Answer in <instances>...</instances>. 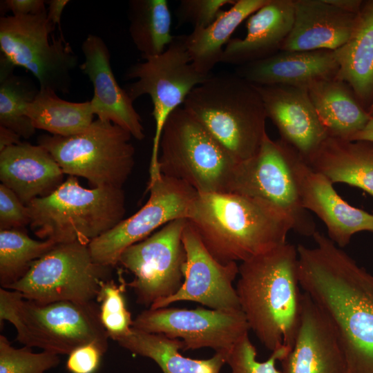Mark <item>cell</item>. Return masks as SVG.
<instances>
[{"label": "cell", "mask_w": 373, "mask_h": 373, "mask_svg": "<svg viewBox=\"0 0 373 373\" xmlns=\"http://www.w3.org/2000/svg\"><path fill=\"white\" fill-rule=\"evenodd\" d=\"M312 238L316 247H297L300 287L332 327L345 373H373V275L322 233Z\"/></svg>", "instance_id": "obj_1"}, {"label": "cell", "mask_w": 373, "mask_h": 373, "mask_svg": "<svg viewBox=\"0 0 373 373\" xmlns=\"http://www.w3.org/2000/svg\"><path fill=\"white\" fill-rule=\"evenodd\" d=\"M187 220L219 262H241L285 244L291 220L269 202L236 193H197Z\"/></svg>", "instance_id": "obj_2"}, {"label": "cell", "mask_w": 373, "mask_h": 373, "mask_svg": "<svg viewBox=\"0 0 373 373\" xmlns=\"http://www.w3.org/2000/svg\"><path fill=\"white\" fill-rule=\"evenodd\" d=\"M236 292L250 329L274 352L293 347L302 296L297 247L286 242L239 265Z\"/></svg>", "instance_id": "obj_3"}, {"label": "cell", "mask_w": 373, "mask_h": 373, "mask_svg": "<svg viewBox=\"0 0 373 373\" xmlns=\"http://www.w3.org/2000/svg\"><path fill=\"white\" fill-rule=\"evenodd\" d=\"M182 107L238 164L258 153L267 134L260 93L236 73L211 75L191 91Z\"/></svg>", "instance_id": "obj_4"}, {"label": "cell", "mask_w": 373, "mask_h": 373, "mask_svg": "<svg viewBox=\"0 0 373 373\" xmlns=\"http://www.w3.org/2000/svg\"><path fill=\"white\" fill-rule=\"evenodd\" d=\"M26 206L34 233L55 244L88 245L117 225L126 213L122 188L87 189L74 176Z\"/></svg>", "instance_id": "obj_5"}, {"label": "cell", "mask_w": 373, "mask_h": 373, "mask_svg": "<svg viewBox=\"0 0 373 373\" xmlns=\"http://www.w3.org/2000/svg\"><path fill=\"white\" fill-rule=\"evenodd\" d=\"M7 321L17 331V341L58 355L69 354L90 342L106 345L109 338L93 302L57 301L39 304L13 290L0 288V324Z\"/></svg>", "instance_id": "obj_6"}, {"label": "cell", "mask_w": 373, "mask_h": 373, "mask_svg": "<svg viewBox=\"0 0 373 373\" xmlns=\"http://www.w3.org/2000/svg\"><path fill=\"white\" fill-rule=\"evenodd\" d=\"M238 164L182 106L169 115L160 142L161 174L199 193H227Z\"/></svg>", "instance_id": "obj_7"}, {"label": "cell", "mask_w": 373, "mask_h": 373, "mask_svg": "<svg viewBox=\"0 0 373 373\" xmlns=\"http://www.w3.org/2000/svg\"><path fill=\"white\" fill-rule=\"evenodd\" d=\"M132 137L119 126L97 119L75 135H40L38 144L64 174L85 178L93 187L122 188L135 165Z\"/></svg>", "instance_id": "obj_8"}, {"label": "cell", "mask_w": 373, "mask_h": 373, "mask_svg": "<svg viewBox=\"0 0 373 373\" xmlns=\"http://www.w3.org/2000/svg\"><path fill=\"white\" fill-rule=\"evenodd\" d=\"M126 72V79H136L126 91L135 101L148 95L152 101L155 129L149 166V180L161 175L158 166L159 149L163 127L169 115L181 107L191 91L211 75L199 73L191 63L185 44V35L175 37L160 55L144 59Z\"/></svg>", "instance_id": "obj_9"}, {"label": "cell", "mask_w": 373, "mask_h": 373, "mask_svg": "<svg viewBox=\"0 0 373 373\" xmlns=\"http://www.w3.org/2000/svg\"><path fill=\"white\" fill-rule=\"evenodd\" d=\"M111 269L93 259L88 245L57 244L8 289L39 304L57 301L88 303L97 298L101 283L108 279Z\"/></svg>", "instance_id": "obj_10"}, {"label": "cell", "mask_w": 373, "mask_h": 373, "mask_svg": "<svg viewBox=\"0 0 373 373\" xmlns=\"http://www.w3.org/2000/svg\"><path fill=\"white\" fill-rule=\"evenodd\" d=\"M55 29L48 21L47 10L1 17L0 48L14 66L25 68L37 79L39 89L65 94L70 92L78 59L63 35L50 42Z\"/></svg>", "instance_id": "obj_11"}, {"label": "cell", "mask_w": 373, "mask_h": 373, "mask_svg": "<svg viewBox=\"0 0 373 373\" xmlns=\"http://www.w3.org/2000/svg\"><path fill=\"white\" fill-rule=\"evenodd\" d=\"M294 148L267 133L258 153L238 164L229 193L260 198L273 204L289 218L293 231L307 237L317 231L315 222L302 205L293 175L291 160Z\"/></svg>", "instance_id": "obj_12"}, {"label": "cell", "mask_w": 373, "mask_h": 373, "mask_svg": "<svg viewBox=\"0 0 373 373\" xmlns=\"http://www.w3.org/2000/svg\"><path fill=\"white\" fill-rule=\"evenodd\" d=\"M187 222L186 218L173 220L121 254L118 264L133 274L127 285L138 304L150 307L181 287L186 262L182 234Z\"/></svg>", "instance_id": "obj_13"}, {"label": "cell", "mask_w": 373, "mask_h": 373, "mask_svg": "<svg viewBox=\"0 0 373 373\" xmlns=\"http://www.w3.org/2000/svg\"><path fill=\"white\" fill-rule=\"evenodd\" d=\"M148 191L149 200L140 209L88 244L97 263L112 268L128 247L173 220L186 219L198 193L185 182L162 174L149 180Z\"/></svg>", "instance_id": "obj_14"}, {"label": "cell", "mask_w": 373, "mask_h": 373, "mask_svg": "<svg viewBox=\"0 0 373 373\" xmlns=\"http://www.w3.org/2000/svg\"><path fill=\"white\" fill-rule=\"evenodd\" d=\"M132 327L182 338V350L209 347L227 354L250 330L241 309L202 307L149 308L133 319Z\"/></svg>", "instance_id": "obj_15"}, {"label": "cell", "mask_w": 373, "mask_h": 373, "mask_svg": "<svg viewBox=\"0 0 373 373\" xmlns=\"http://www.w3.org/2000/svg\"><path fill=\"white\" fill-rule=\"evenodd\" d=\"M182 240L186 252L182 285L175 294L157 301L149 308L167 307L171 303L187 300L213 309H240L233 285L239 272L237 262L222 264L216 260L189 221Z\"/></svg>", "instance_id": "obj_16"}, {"label": "cell", "mask_w": 373, "mask_h": 373, "mask_svg": "<svg viewBox=\"0 0 373 373\" xmlns=\"http://www.w3.org/2000/svg\"><path fill=\"white\" fill-rule=\"evenodd\" d=\"M291 165L303 207L323 222L328 238L338 247L346 246L358 232L373 231V213L344 200L331 181L314 171L295 149Z\"/></svg>", "instance_id": "obj_17"}, {"label": "cell", "mask_w": 373, "mask_h": 373, "mask_svg": "<svg viewBox=\"0 0 373 373\" xmlns=\"http://www.w3.org/2000/svg\"><path fill=\"white\" fill-rule=\"evenodd\" d=\"M256 86L267 117L277 128L280 139L294 148L306 160L329 136L311 102L307 88L288 85Z\"/></svg>", "instance_id": "obj_18"}, {"label": "cell", "mask_w": 373, "mask_h": 373, "mask_svg": "<svg viewBox=\"0 0 373 373\" xmlns=\"http://www.w3.org/2000/svg\"><path fill=\"white\" fill-rule=\"evenodd\" d=\"M84 56L79 66L93 85L90 100L94 115L102 121L111 122L127 131L133 137H145L142 118L125 89L119 86L111 66V55L103 39L89 35L82 45Z\"/></svg>", "instance_id": "obj_19"}, {"label": "cell", "mask_w": 373, "mask_h": 373, "mask_svg": "<svg viewBox=\"0 0 373 373\" xmlns=\"http://www.w3.org/2000/svg\"><path fill=\"white\" fill-rule=\"evenodd\" d=\"M280 362L281 373H345L343 352L332 327L305 292L294 344Z\"/></svg>", "instance_id": "obj_20"}, {"label": "cell", "mask_w": 373, "mask_h": 373, "mask_svg": "<svg viewBox=\"0 0 373 373\" xmlns=\"http://www.w3.org/2000/svg\"><path fill=\"white\" fill-rule=\"evenodd\" d=\"M338 70L332 50H280L267 58L237 66L235 73L256 86L307 88L317 81L336 77Z\"/></svg>", "instance_id": "obj_21"}, {"label": "cell", "mask_w": 373, "mask_h": 373, "mask_svg": "<svg viewBox=\"0 0 373 373\" xmlns=\"http://www.w3.org/2000/svg\"><path fill=\"white\" fill-rule=\"evenodd\" d=\"M291 30L280 50L334 51L350 37L357 14L344 11L327 0H294Z\"/></svg>", "instance_id": "obj_22"}, {"label": "cell", "mask_w": 373, "mask_h": 373, "mask_svg": "<svg viewBox=\"0 0 373 373\" xmlns=\"http://www.w3.org/2000/svg\"><path fill=\"white\" fill-rule=\"evenodd\" d=\"M294 19V0H268L247 18L245 37L230 39L220 62L239 66L276 54L289 35Z\"/></svg>", "instance_id": "obj_23"}, {"label": "cell", "mask_w": 373, "mask_h": 373, "mask_svg": "<svg viewBox=\"0 0 373 373\" xmlns=\"http://www.w3.org/2000/svg\"><path fill=\"white\" fill-rule=\"evenodd\" d=\"M61 169L40 145L27 142L0 151V180L26 205L44 197L63 182Z\"/></svg>", "instance_id": "obj_24"}, {"label": "cell", "mask_w": 373, "mask_h": 373, "mask_svg": "<svg viewBox=\"0 0 373 373\" xmlns=\"http://www.w3.org/2000/svg\"><path fill=\"white\" fill-rule=\"evenodd\" d=\"M305 161L332 184H347L373 197L372 142L328 136Z\"/></svg>", "instance_id": "obj_25"}, {"label": "cell", "mask_w": 373, "mask_h": 373, "mask_svg": "<svg viewBox=\"0 0 373 373\" xmlns=\"http://www.w3.org/2000/svg\"><path fill=\"white\" fill-rule=\"evenodd\" d=\"M338 70L362 106L373 101V0L363 2L349 39L333 51Z\"/></svg>", "instance_id": "obj_26"}, {"label": "cell", "mask_w": 373, "mask_h": 373, "mask_svg": "<svg viewBox=\"0 0 373 373\" xmlns=\"http://www.w3.org/2000/svg\"><path fill=\"white\" fill-rule=\"evenodd\" d=\"M307 91L329 136L351 140L372 118L352 88L336 77L314 82Z\"/></svg>", "instance_id": "obj_27"}, {"label": "cell", "mask_w": 373, "mask_h": 373, "mask_svg": "<svg viewBox=\"0 0 373 373\" xmlns=\"http://www.w3.org/2000/svg\"><path fill=\"white\" fill-rule=\"evenodd\" d=\"M115 341L133 354L155 361L162 373H220L227 363V353L216 352L209 358L193 359L184 356L180 352L184 345L178 338L133 327L128 334Z\"/></svg>", "instance_id": "obj_28"}, {"label": "cell", "mask_w": 373, "mask_h": 373, "mask_svg": "<svg viewBox=\"0 0 373 373\" xmlns=\"http://www.w3.org/2000/svg\"><path fill=\"white\" fill-rule=\"evenodd\" d=\"M268 0H236L227 10L204 28L195 29L185 35V44L191 63L201 74L211 75L221 61L225 46L238 26Z\"/></svg>", "instance_id": "obj_29"}, {"label": "cell", "mask_w": 373, "mask_h": 373, "mask_svg": "<svg viewBox=\"0 0 373 373\" xmlns=\"http://www.w3.org/2000/svg\"><path fill=\"white\" fill-rule=\"evenodd\" d=\"M26 115L35 129L62 137L84 132L93 123L94 116L90 101L68 102L52 90L41 89L28 105Z\"/></svg>", "instance_id": "obj_30"}, {"label": "cell", "mask_w": 373, "mask_h": 373, "mask_svg": "<svg viewBox=\"0 0 373 373\" xmlns=\"http://www.w3.org/2000/svg\"><path fill=\"white\" fill-rule=\"evenodd\" d=\"M128 31L143 59L162 54L173 41L171 14L166 0H131Z\"/></svg>", "instance_id": "obj_31"}, {"label": "cell", "mask_w": 373, "mask_h": 373, "mask_svg": "<svg viewBox=\"0 0 373 373\" xmlns=\"http://www.w3.org/2000/svg\"><path fill=\"white\" fill-rule=\"evenodd\" d=\"M14 66L5 56L0 59V126L21 137L29 138L35 132L26 115L28 105L39 90L24 78L13 74Z\"/></svg>", "instance_id": "obj_32"}, {"label": "cell", "mask_w": 373, "mask_h": 373, "mask_svg": "<svg viewBox=\"0 0 373 373\" xmlns=\"http://www.w3.org/2000/svg\"><path fill=\"white\" fill-rule=\"evenodd\" d=\"M56 245L50 240H35L23 229L0 230L1 287L8 289L20 280L35 260Z\"/></svg>", "instance_id": "obj_33"}, {"label": "cell", "mask_w": 373, "mask_h": 373, "mask_svg": "<svg viewBox=\"0 0 373 373\" xmlns=\"http://www.w3.org/2000/svg\"><path fill=\"white\" fill-rule=\"evenodd\" d=\"M125 283L117 285L108 279L101 283L97 300L99 303V318L108 337L114 341L128 334L133 320L127 309L124 291Z\"/></svg>", "instance_id": "obj_34"}, {"label": "cell", "mask_w": 373, "mask_h": 373, "mask_svg": "<svg viewBox=\"0 0 373 373\" xmlns=\"http://www.w3.org/2000/svg\"><path fill=\"white\" fill-rule=\"evenodd\" d=\"M59 355L50 352H33L31 347L16 348L0 336V373H45L57 367Z\"/></svg>", "instance_id": "obj_35"}, {"label": "cell", "mask_w": 373, "mask_h": 373, "mask_svg": "<svg viewBox=\"0 0 373 373\" xmlns=\"http://www.w3.org/2000/svg\"><path fill=\"white\" fill-rule=\"evenodd\" d=\"M288 353L285 350H278L271 352L266 361H260L257 359L256 347L247 334L229 351L227 363L231 368V373H281L276 363Z\"/></svg>", "instance_id": "obj_36"}, {"label": "cell", "mask_w": 373, "mask_h": 373, "mask_svg": "<svg viewBox=\"0 0 373 373\" xmlns=\"http://www.w3.org/2000/svg\"><path fill=\"white\" fill-rule=\"evenodd\" d=\"M236 0H182L176 10L179 25L190 23L193 30L211 25L227 5Z\"/></svg>", "instance_id": "obj_37"}, {"label": "cell", "mask_w": 373, "mask_h": 373, "mask_svg": "<svg viewBox=\"0 0 373 373\" xmlns=\"http://www.w3.org/2000/svg\"><path fill=\"white\" fill-rule=\"evenodd\" d=\"M30 224L27 206L9 188L0 184V230L23 229Z\"/></svg>", "instance_id": "obj_38"}, {"label": "cell", "mask_w": 373, "mask_h": 373, "mask_svg": "<svg viewBox=\"0 0 373 373\" xmlns=\"http://www.w3.org/2000/svg\"><path fill=\"white\" fill-rule=\"evenodd\" d=\"M108 346L90 342L76 347L68 354L66 365L67 370L70 373H95Z\"/></svg>", "instance_id": "obj_39"}, {"label": "cell", "mask_w": 373, "mask_h": 373, "mask_svg": "<svg viewBox=\"0 0 373 373\" xmlns=\"http://www.w3.org/2000/svg\"><path fill=\"white\" fill-rule=\"evenodd\" d=\"M43 0H6L4 8L12 12L14 16L33 15L46 11Z\"/></svg>", "instance_id": "obj_40"}, {"label": "cell", "mask_w": 373, "mask_h": 373, "mask_svg": "<svg viewBox=\"0 0 373 373\" xmlns=\"http://www.w3.org/2000/svg\"><path fill=\"white\" fill-rule=\"evenodd\" d=\"M68 0H50L48 1L47 19L50 25L55 28L58 26L61 29V17Z\"/></svg>", "instance_id": "obj_41"}, {"label": "cell", "mask_w": 373, "mask_h": 373, "mask_svg": "<svg viewBox=\"0 0 373 373\" xmlns=\"http://www.w3.org/2000/svg\"><path fill=\"white\" fill-rule=\"evenodd\" d=\"M20 137L15 131L0 126V151L21 143Z\"/></svg>", "instance_id": "obj_42"}, {"label": "cell", "mask_w": 373, "mask_h": 373, "mask_svg": "<svg viewBox=\"0 0 373 373\" xmlns=\"http://www.w3.org/2000/svg\"><path fill=\"white\" fill-rule=\"evenodd\" d=\"M332 5L350 13L358 14L363 1L361 0H327Z\"/></svg>", "instance_id": "obj_43"}, {"label": "cell", "mask_w": 373, "mask_h": 373, "mask_svg": "<svg viewBox=\"0 0 373 373\" xmlns=\"http://www.w3.org/2000/svg\"><path fill=\"white\" fill-rule=\"evenodd\" d=\"M354 140H365L373 142V117L370 119L361 131L351 139V141Z\"/></svg>", "instance_id": "obj_44"}, {"label": "cell", "mask_w": 373, "mask_h": 373, "mask_svg": "<svg viewBox=\"0 0 373 373\" xmlns=\"http://www.w3.org/2000/svg\"><path fill=\"white\" fill-rule=\"evenodd\" d=\"M367 111L369 115H370V117L372 118L373 117V101L371 103L369 108L367 109Z\"/></svg>", "instance_id": "obj_45"}]
</instances>
